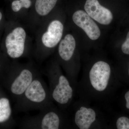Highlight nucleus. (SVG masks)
<instances>
[{"mask_svg":"<svg viewBox=\"0 0 129 129\" xmlns=\"http://www.w3.org/2000/svg\"><path fill=\"white\" fill-rule=\"evenodd\" d=\"M73 20L77 26L82 28L88 37L92 40H95L100 37V29L91 18L82 10L75 12Z\"/></svg>","mask_w":129,"mask_h":129,"instance_id":"10","label":"nucleus"},{"mask_svg":"<svg viewBox=\"0 0 129 129\" xmlns=\"http://www.w3.org/2000/svg\"><path fill=\"white\" fill-rule=\"evenodd\" d=\"M121 50L124 54L129 55V32L127 34L125 41L122 44Z\"/></svg>","mask_w":129,"mask_h":129,"instance_id":"16","label":"nucleus"},{"mask_svg":"<svg viewBox=\"0 0 129 129\" xmlns=\"http://www.w3.org/2000/svg\"><path fill=\"white\" fill-rule=\"evenodd\" d=\"M113 75L108 63L103 60L95 62L84 70L78 83L77 92L80 99L91 104L108 103L113 91Z\"/></svg>","mask_w":129,"mask_h":129,"instance_id":"1","label":"nucleus"},{"mask_svg":"<svg viewBox=\"0 0 129 129\" xmlns=\"http://www.w3.org/2000/svg\"><path fill=\"white\" fill-rule=\"evenodd\" d=\"M115 127L118 129H129V118L125 116L118 118L115 122Z\"/></svg>","mask_w":129,"mask_h":129,"instance_id":"14","label":"nucleus"},{"mask_svg":"<svg viewBox=\"0 0 129 129\" xmlns=\"http://www.w3.org/2000/svg\"><path fill=\"white\" fill-rule=\"evenodd\" d=\"M124 99H125V107L127 109H129V90L125 94Z\"/></svg>","mask_w":129,"mask_h":129,"instance_id":"17","label":"nucleus"},{"mask_svg":"<svg viewBox=\"0 0 129 129\" xmlns=\"http://www.w3.org/2000/svg\"><path fill=\"white\" fill-rule=\"evenodd\" d=\"M3 19V13L0 11V25L2 22Z\"/></svg>","mask_w":129,"mask_h":129,"instance_id":"18","label":"nucleus"},{"mask_svg":"<svg viewBox=\"0 0 129 129\" xmlns=\"http://www.w3.org/2000/svg\"><path fill=\"white\" fill-rule=\"evenodd\" d=\"M128 75H129V65L128 70Z\"/></svg>","mask_w":129,"mask_h":129,"instance_id":"19","label":"nucleus"},{"mask_svg":"<svg viewBox=\"0 0 129 129\" xmlns=\"http://www.w3.org/2000/svg\"><path fill=\"white\" fill-rule=\"evenodd\" d=\"M63 26L60 21L53 20L47 27L46 31L41 37L44 50L40 58L43 59L48 56L50 52L60 42L62 36Z\"/></svg>","mask_w":129,"mask_h":129,"instance_id":"8","label":"nucleus"},{"mask_svg":"<svg viewBox=\"0 0 129 129\" xmlns=\"http://www.w3.org/2000/svg\"><path fill=\"white\" fill-rule=\"evenodd\" d=\"M21 1H25V0H21Z\"/></svg>","mask_w":129,"mask_h":129,"instance_id":"20","label":"nucleus"},{"mask_svg":"<svg viewBox=\"0 0 129 129\" xmlns=\"http://www.w3.org/2000/svg\"><path fill=\"white\" fill-rule=\"evenodd\" d=\"M26 32L22 27H16L7 31L3 45L8 56L13 59H17L26 54Z\"/></svg>","mask_w":129,"mask_h":129,"instance_id":"7","label":"nucleus"},{"mask_svg":"<svg viewBox=\"0 0 129 129\" xmlns=\"http://www.w3.org/2000/svg\"><path fill=\"white\" fill-rule=\"evenodd\" d=\"M86 13L100 24L108 25L113 19L111 11L102 6L98 0H86L84 6Z\"/></svg>","mask_w":129,"mask_h":129,"instance_id":"11","label":"nucleus"},{"mask_svg":"<svg viewBox=\"0 0 129 129\" xmlns=\"http://www.w3.org/2000/svg\"><path fill=\"white\" fill-rule=\"evenodd\" d=\"M12 110L9 99L6 97L0 98V123L8 122L12 117Z\"/></svg>","mask_w":129,"mask_h":129,"instance_id":"13","label":"nucleus"},{"mask_svg":"<svg viewBox=\"0 0 129 129\" xmlns=\"http://www.w3.org/2000/svg\"><path fill=\"white\" fill-rule=\"evenodd\" d=\"M23 8L20 0H14L12 3L11 9L14 12H18Z\"/></svg>","mask_w":129,"mask_h":129,"instance_id":"15","label":"nucleus"},{"mask_svg":"<svg viewBox=\"0 0 129 129\" xmlns=\"http://www.w3.org/2000/svg\"><path fill=\"white\" fill-rule=\"evenodd\" d=\"M40 75L38 70L30 64H16L11 73L9 89L18 100L36 78Z\"/></svg>","mask_w":129,"mask_h":129,"instance_id":"6","label":"nucleus"},{"mask_svg":"<svg viewBox=\"0 0 129 129\" xmlns=\"http://www.w3.org/2000/svg\"><path fill=\"white\" fill-rule=\"evenodd\" d=\"M76 42L71 34L66 35L60 42L57 53L67 75L72 81V69L71 62L75 53ZM73 83V82H72Z\"/></svg>","mask_w":129,"mask_h":129,"instance_id":"9","label":"nucleus"},{"mask_svg":"<svg viewBox=\"0 0 129 129\" xmlns=\"http://www.w3.org/2000/svg\"><path fill=\"white\" fill-rule=\"evenodd\" d=\"M53 103L48 87L40 74L35 79L23 94L17 100L15 108L19 112L35 110L41 111Z\"/></svg>","mask_w":129,"mask_h":129,"instance_id":"5","label":"nucleus"},{"mask_svg":"<svg viewBox=\"0 0 129 129\" xmlns=\"http://www.w3.org/2000/svg\"><path fill=\"white\" fill-rule=\"evenodd\" d=\"M80 99L72 106V128L78 129L109 128V120L99 109Z\"/></svg>","mask_w":129,"mask_h":129,"instance_id":"4","label":"nucleus"},{"mask_svg":"<svg viewBox=\"0 0 129 129\" xmlns=\"http://www.w3.org/2000/svg\"><path fill=\"white\" fill-rule=\"evenodd\" d=\"M24 129H59L72 128L71 121L66 111L54 103L40 111L34 116L25 117L19 124Z\"/></svg>","mask_w":129,"mask_h":129,"instance_id":"3","label":"nucleus"},{"mask_svg":"<svg viewBox=\"0 0 129 129\" xmlns=\"http://www.w3.org/2000/svg\"><path fill=\"white\" fill-rule=\"evenodd\" d=\"M57 0H36L35 9L37 14L44 16L49 14L54 8Z\"/></svg>","mask_w":129,"mask_h":129,"instance_id":"12","label":"nucleus"},{"mask_svg":"<svg viewBox=\"0 0 129 129\" xmlns=\"http://www.w3.org/2000/svg\"><path fill=\"white\" fill-rule=\"evenodd\" d=\"M48 78L52 101L63 111L72 105L77 92V86L62 72L59 65L53 62L44 73Z\"/></svg>","mask_w":129,"mask_h":129,"instance_id":"2","label":"nucleus"}]
</instances>
